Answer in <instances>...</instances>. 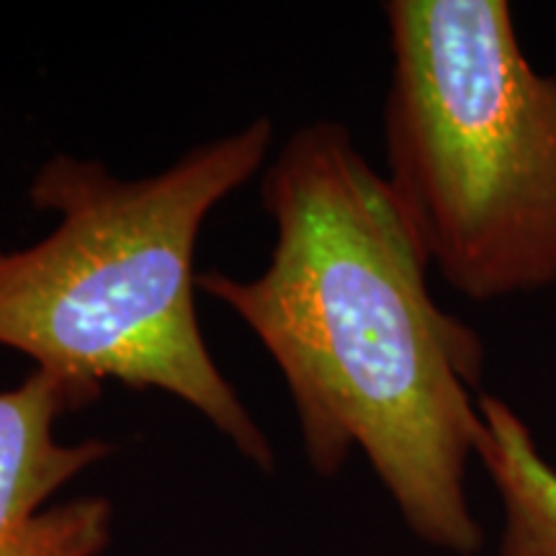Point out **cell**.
Wrapping results in <instances>:
<instances>
[{
    "mask_svg": "<svg viewBox=\"0 0 556 556\" xmlns=\"http://www.w3.org/2000/svg\"><path fill=\"white\" fill-rule=\"evenodd\" d=\"M479 413L477 458L503 503L497 556H556V469L505 400L482 394Z\"/></svg>",
    "mask_w": 556,
    "mask_h": 556,
    "instance_id": "obj_5",
    "label": "cell"
},
{
    "mask_svg": "<svg viewBox=\"0 0 556 556\" xmlns=\"http://www.w3.org/2000/svg\"><path fill=\"white\" fill-rule=\"evenodd\" d=\"M276 240L258 276L201 270L197 287L258 338L291 397L309 469L366 456L422 544L475 556L467 495L484 345L435 304L430 261L389 189L338 122L289 135L261 178Z\"/></svg>",
    "mask_w": 556,
    "mask_h": 556,
    "instance_id": "obj_1",
    "label": "cell"
},
{
    "mask_svg": "<svg viewBox=\"0 0 556 556\" xmlns=\"http://www.w3.org/2000/svg\"><path fill=\"white\" fill-rule=\"evenodd\" d=\"M103 387L31 368L18 387L0 392V544L29 528L70 482L116 454L106 438L67 443L62 417L101 400Z\"/></svg>",
    "mask_w": 556,
    "mask_h": 556,
    "instance_id": "obj_4",
    "label": "cell"
},
{
    "mask_svg": "<svg viewBox=\"0 0 556 556\" xmlns=\"http://www.w3.org/2000/svg\"><path fill=\"white\" fill-rule=\"evenodd\" d=\"M270 142L274 122L255 116L142 178L96 157H47L26 197L58 225L29 248H0V345L34 368L176 397L274 471L270 438L201 332L193 268L208 214L258 176Z\"/></svg>",
    "mask_w": 556,
    "mask_h": 556,
    "instance_id": "obj_2",
    "label": "cell"
},
{
    "mask_svg": "<svg viewBox=\"0 0 556 556\" xmlns=\"http://www.w3.org/2000/svg\"><path fill=\"white\" fill-rule=\"evenodd\" d=\"M387 184L448 287L495 302L556 283V75L505 0H389Z\"/></svg>",
    "mask_w": 556,
    "mask_h": 556,
    "instance_id": "obj_3",
    "label": "cell"
}]
</instances>
